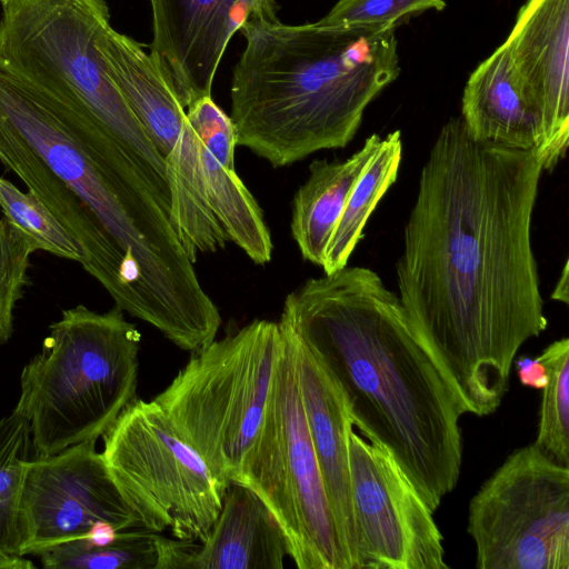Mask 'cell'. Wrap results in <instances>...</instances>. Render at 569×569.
<instances>
[{"label":"cell","instance_id":"e0dca14e","mask_svg":"<svg viewBox=\"0 0 569 569\" xmlns=\"http://www.w3.org/2000/svg\"><path fill=\"white\" fill-rule=\"evenodd\" d=\"M200 139V159L209 206L229 240L258 264L272 257L263 213L234 169L236 128L230 116L206 96L186 108Z\"/></svg>","mask_w":569,"mask_h":569},{"label":"cell","instance_id":"5bb4252c","mask_svg":"<svg viewBox=\"0 0 569 569\" xmlns=\"http://www.w3.org/2000/svg\"><path fill=\"white\" fill-rule=\"evenodd\" d=\"M153 39L150 53L182 106L211 96L224 50L252 19L277 21L276 0H150Z\"/></svg>","mask_w":569,"mask_h":569},{"label":"cell","instance_id":"4fadbf2b","mask_svg":"<svg viewBox=\"0 0 569 569\" xmlns=\"http://www.w3.org/2000/svg\"><path fill=\"white\" fill-rule=\"evenodd\" d=\"M96 441L34 457L27 463L19 507L20 556H38L80 539L98 521L110 522L118 530L139 527Z\"/></svg>","mask_w":569,"mask_h":569},{"label":"cell","instance_id":"52a82bcc","mask_svg":"<svg viewBox=\"0 0 569 569\" xmlns=\"http://www.w3.org/2000/svg\"><path fill=\"white\" fill-rule=\"evenodd\" d=\"M281 337L279 322L256 319L191 352L152 399L226 489L261 427Z\"/></svg>","mask_w":569,"mask_h":569},{"label":"cell","instance_id":"7a4b0ae2","mask_svg":"<svg viewBox=\"0 0 569 569\" xmlns=\"http://www.w3.org/2000/svg\"><path fill=\"white\" fill-rule=\"evenodd\" d=\"M0 161L52 212L76 241L79 263L123 312L177 346L218 320L169 210L136 159L91 151L1 68Z\"/></svg>","mask_w":569,"mask_h":569},{"label":"cell","instance_id":"7c38bea8","mask_svg":"<svg viewBox=\"0 0 569 569\" xmlns=\"http://www.w3.org/2000/svg\"><path fill=\"white\" fill-rule=\"evenodd\" d=\"M349 467L359 569H448L433 511L395 458L352 429Z\"/></svg>","mask_w":569,"mask_h":569},{"label":"cell","instance_id":"d6986e66","mask_svg":"<svg viewBox=\"0 0 569 569\" xmlns=\"http://www.w3.org/2000/svg\"><path fill=\"white\" fill-rule=\"evenodd\" d=\"M469 134L483 142L535 149L538 121L515 72L503 42L470 74L461 117Z\"/></svg>","mask_w":569,"mask_h":569},{"label":"cell","instance_id":"3957f363","mask_svg":"<svg viewBox=\"0 0 569 569\" xmlns=\"http://www.w3.org/2000/svg\"><path fill=\"white\" fill-rule=\"evenodd\" d=\"M280 318L335 378L353 427L395 458L435 512L459 480L468 411L399 297L371 269L346 266L290 292Z\"/></svg>","mask_w":569,"mask_h":569},{"label":"cell","instance_id":"603a6c76","mask_svg":"<svg viewBox=\"0 0 569 569\" xmlns=\"http://www.w3.org/2000/svg\"><path fill=\"white\" fill-rule=\"evenodd\" d=\"M157 532L143 528L120 530L106 546H86L79 540L59 543L38 557L47 569H154Z\"/></svg>","mask_w":569,"mask_h":569},{"label":"cell","instance_id":"9a60e30c","mask_svg":"<svg viewBox=\"0 0 569 569\" xmlns=\"http://www.w3.org/2000/svg\"><path fill=\"white\" fill-rule=\"evenodd\" d=\"M505 43L537 117V156L552 171L569 140V0H527Z\"/></svg>","mask_w":569,"mask_h":569},{"label":"cell","instance_id":"f1b7e54d","mask_svg":"<svg viewBox=\"0 0 569 569\" xmlns=\"http://www.w3.org/2000/svg\"><path fill=\"white\" fill-rule=\"evenodd\" d=\"M522 386L541 390L547 381L546 368L538 358L519 357L513 361Z\"/></svg>","mask_w":569,"mask_h":569},{"label":"cell","instance_id":"6da1fadb","mask_svg":"<svg viewBox=\"0 0 569 569\" xmlns=\"http://www.w3.org/2000/svg\"><path fill=\"white\" fill-rule=\"evenodd\" d=\"M536 149L478 141L462 119L423 164L396 264L409 321L468 413L498 410L520 347L546 330L531 221Z\"/></svg>","mask_w":569,"mask_h":569},{"label":"cell","instance_id":"9c48e42d","mask_svg":"<svg viewBox=\"0 0 569 569\" xmlns=\"http://www.w3.org/2000/svg\"><path fill=\"white\" fill-rule=\"evenodd\" d=\"M101 437L106 466L139 527L203 542L227 489L161 408L134 399Z\"/></svg>","mask_w":569,"mask_h":569},{"label":"cell","instance_id":"4dcf8cb0","mask_svg":"<svg viewBox=\"0 0 569 569\" xmlns=\"http://www.w3.org/2000/svg\"><path fill=\"white\" fill-rule=\"evenodd\" d=\"M551 299L563 302L568 305L569 295H568V261L565 263L561 276L555 286V290L551 293Z\"/></svg>","mask_w":569,"mask_h":569},{"label":"cell","instance_id":"30bf717a","mask_svg":"<svg viewBox=\"0 0 569 569\" xmlns=\"http://www.w3.org/2000/svg\"><path fill=\"white\" fill-rule=\"evenodd\" d=\"M467 530L478 569H569V467L513 450L471 498Z\"/></svg>","mask_w":569,"mask_h":569},{"label":"cell","instance_id":"4316f807","mask_svg":"<svg viewBox=\"0 0 569 569\" xmlns=\"http://www.w3.org/2000/svg\"><path fill=\"white\" fill-rule=\"evenodd\" d=\"M445 7V0H339L317 22L339 29L395 28L407 16Z\"/></svg>","mask_w":569,"mask_h":569},{"label":"cell","instance_id":"cb8c5ba5","mask_svg":"<svg viewBox=\"0 0 569 569\" xmlns=\"http://www.w3.org/2000/svg\"><path fill=\"white\" fill-rule=\"evenodd\" d=\"M537 358L546 368L547 381L533 445L552 461L569 467V339L553 341Z\"/></svg>","mask_w":569,"mask_h":569},{"label":"cell","instance_id":"484cf974","mask_svg":"<svg viewBox=\"0 0 569 569\" xmlns=\"http://www.w3.org/2000/svg\"><path fill=\"white\" fill-rule=\"evenodd\" d=\"M36 244L4 218L0 219V345L12 333L13 309L28 283Z\"/></svg>","mask_w":569,"mask_h":569},{"label":"cell","instance_id":"2e32d148","mask_svg":"<svg viewBox=\"0 0 569 569\" xmlns=\"http://www.w3.org/2000/svg\"><path fill=\"white\" fill-rule=\"evenodd\" d=\"M293 332L298 383L326 495L350 569H359L349 467V433L353 429L349 405L319 357Z\"/></svg>","mask_w":569,"mask_h":569},{"label":"cell","instance_id":"d4e9b609","mask_svg":"<svg viewBox=\"0 0 569 569\" xmlns=\"http://www.w3.org/2000/svg\"><path fill=\"white\" fill-rule=\"evenodd\" d=\"M0 208L3 218L26 234L37 250L79 262L76 241L52 212L30 191H21L3 177H0Z\"/></svg>","mask_w":569,"mask_h":569},{"label":"cell","instance_id":"7402d4cb","mask_svg":"<svg viewBox=\"0 0 569 569\" xmlns=\"http://www.w3.org/2000/svg\"><path fill=\"white\" fill-rule=\"evenodd\" d=\"M31 447L29 418L17 402L0 420V569L34 568L19 553V507Z\"/></svg>","mask_w":569,"mask_h":569},{"label":"cell","instance_id":"1f68e13d","mask_svg":"<svg viewBox=\"0 0 569 569\" xmlns=\"http://www.w3.org/2000/svg\"><path fill=\"white\" fill-rule=\"evenodd\" d=\"M4 0H0V3H2Z\"/></svg>","mask_w":569,"mask_h":569},{"label":"cell","instance_id":"5b68a950","mask_svg":"<svg viewBox=\"0 0 569 569\" xmlns=\"http://www.w3.org/2000/svg\"><path fill=\"white\" fill-rule=\"evenodd\" d=\"M1 6L0 68L63 122L93 126L123 147L170 209L164 161L97 47L111 26L106 0H4Z\"/></svg>","mask_w":569,"mask_h":569},{"label":"cell","instance_id":"44dd1931","mask_svg":"<svg viewBox=\"0 0 569 569\" xmlns=\"http://www.w3.org/2000/svg\"><path fill=\"white\" fill-rule=\"evenodd\" d=\"M402 157L401 132L381 138L378 150L355 182L332 232L322 264L325 273L347 266L378 202L395 183Z\"/></svg>","mask_w":569,"mask_h":569},{"label":"cell","instance_id":"f546056e","mask_svg":"<svg viewBox=\"0 0 569 569\" xmlns=\"http://www.w3.org/2000/svg\"><path fill=\"white\" fill-rule=\"evenodd\" d=\"M119 531L113 525L107 521L96 522L89 531L79 540L86 546H106L114 541Z\"/></svg>","mask_w":569,"mask_h":569},{"label":"cell","instance_id":"277c9868","mask_svg":"<svg viewBox=\"0 0 569 569\" xmlns=\"http://www.w3.org/2000/svg\"><path fill=\"white\" fill-rule=\"evenodd\" d=\"M234 67L237 146L272 167L346 147L367 106L400 73L395 28L291 26L252 19Z\"/></svg>","mask_w":569,"mask_h":569},{"label":"cell","instance_id":"8fae6325","mask_svg":"<svg viewBox=\"0 0 569 569\" xmlns=\"http://www.w3.org/2000/svg\"><path fill=\"white\" fill-rule=\"evenodd\" d=\"M103 67L164 161L170 220L182 234H199L217 221L207 198L200 139L157 59L109 26L98 40Z\"/></svg>","mask_w":569,"mask_h":569},{"label":"cell","instance_id":"8992f818","mask_svg":"<svg viewBox=\"0 0 569 569\" xmlns=\"http://www.w3.org/2000/svg\"><path fill=\"white\" fill-rule=\"evenodd\" d=\"M140 340L117 306L62 311L20 377L36 457L97 440L137 399Z\"/></svg>","mask_w":569,"mask_h":569},{"label":"cell","instance_id":"ba28073f","mask_svg":"<svg viewBox=\"0 0 569 569\" xmlns=\"http://www.w3.org/2000/svg\"><path fill=\"white\" fill-rule=\"evenodd\" d=\"M264 417L234 483L273 513L298 569H350L328 502L301 400L296 338L282 319Z\"/></svg>","mask_w":569,"mask_h":569},{"label":"cell","instance_id":"ac0fdd59","mask_svg":"<svg viewBox=\"0 0 569 569\" xmlns=\"http://www.w3.org/2000/svg\"><path fill=\"white\" fill-rule=\"evenodd\" d=\"M289 557L282 529L250 488L231 483L191 569H282Z\"/></svg>","mask_w":569,"mask_h":569},{"label":"cell","instance_id":"83f0119b","mask_svg":"<svg viewBox=\"0 0 569 569\" xmlns=\"http://www.w3.org/2000/svg\"><path fill=\"white\" fill-rule=\"evenodd\" d=\"M154 542L157 548L154 569H191L197 541L168 538L156 533Z\"/></svg>","mask_w":569,"mask_h":569},{"label":"cell","instance_id":"ffe728a7","mask_svg":"<svg viewBox=\"0 0 569 569\" xmlns=\"http://www.w3.org/2000/svg\"><path fill=\"white\" fill-rule=\"evenodd\" d=\"M380 141L381 137L373 133L346 160L317 159L310 163L309 177L295 194L290 223L305 260L322 267L348 196Z\"/></svg>","mask_w":569,"mask_h":569}]
</instances>
